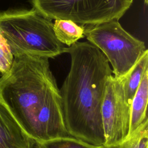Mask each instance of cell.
<instances>
[{"instance_id": "obj_1", "label": "cell", "mask_w": 148, "mask_h": 148, "mask_svg": "<svg viewBox=\"0 0 148 148\" xmlns=\"http://www.w3.org/2000/svg\"><path fill=\"white\" fill-rule=\"evenodd\" d=\"M0 98L36 142L71 136L48 58L14 56L10 69L0 77Z\"/></svg>"}, {"instance_id": "obj_2", "label": "cell", "mask_w": 148, "mask_h": 148, "mask_svg": "<svg viewBox=\"0 0 148 148\" xmlns=\"http://www.w3.org/2000/svg\"><path fill=\"white\" fill-rule=\"evenodd\" d=\"M69 54V72L60 90L68 134L93 146L105 144L101 108L112 70L103 53L90 42H76Z\"/></svg>"}, {"instance_id": "obj_3", "label": "cell", "mask_w": 148, "mask_h": 148, "mask_svg": "<svg viewBox=\"0 0 148 148\" xmlns=\"http://www.w3.org/2000/svg\"><path fill=\"white\" fill-rule=\"evenodd\" d=\"M53 24L33 8L0 11V32L13 56L28 54L53 58L64 53V44L56 38Z\"/></svg>"}, {"instance_id": "obj_4", "label": "cell", "mask_w": 148, "mask_h": 148, "mask_svg": "<svg viewBox=\"0 0 148 148\" xmlns=\"http://www.w3.org/2000/svg\"><path fill=\"white\" fill-rule=\"evenodd\" d=\"M84 27V36L103 53L117 78L125 76L147 50L145 43L124 30L119 20Z\"/></svg>"}, {"instance_id": "obj_5", "label": "cell", "mask_w": 148, "mask_h": 148, "mask_svg": "<svg viewBox=\"0 0 148 148\" xmlns=\"http://www.w3.org/2000/svg\"><path fill=\"white\" fill-rule=\"evenodd\" d=\"M32 8L49 20H69L82 25L119 20L133 0H28Z\"/></svg>"}, {"instance_id": "obj_6", "label": "cell", "mask_w": 148, "mask_h": 148, "mask_svg": "<svg viewBox=\"0 0 148 148\" xmlns=\"http://www.w3.org/2000/svg\"><path fill=\"white\" fill-rule=\"evenodd\" d=\"M131 105L126 101L123 78L110 75L107 81L101 108L105 145L123 142L129 135Z\"/></svg>"}, {"instance_id": "obj_7", "label": "cell", "mask_w": 148, "mask_h": 148, "mask_svg": "<svg viewBox=\"0 0 148 148\" xmlns=\"http://www.w3.org/2000/svg\"><path fill=\"white\" fill-rule=\"evenodd\" d=\"M35 144L0 98V148H35Z\"/></svg>"}, {"instance_id": "obj_8", "label": "cell", "mask_w": 148, "mask_h": 148, "mask_svg": "<svg viewBox=\"0 0 148 148\" xmlns=\"http://www.w3.org/2000/svg\"><path fill=\"white\" fill-rule=\"evenodd\" d=\"M148 101V71L144 73L131 105L129 135L134 132L145 121L147 117Z\"/></svg>"}, {"instance_id": "obj_9", "label": "cell", "mask_w": 148, "mask_h": 148, "mask_svg": "<svg viewBox=\"0 0 148 148\" xmlns=\"http://www.w3.org/2000/svg\"><path fill=\"white\" fill-rule=\"evenodd\" d=\"M148 71V50H146L123 78V87L127 102L131 105L142 78Z\"/></svg>"}, {"instance_id": "obj_10", "label": "cell", "mask_w": 148, "mask_h": 148, "mask_svg": "<svg viewBox=\"0 0 148 148\" xmlns=\"http://www.w3.org/2000/svg\"><path fill=\"white\" fill-rule=\"evenodd\" d=\"M53 29L56 38L61 43L68 46L84 37V25H78L69 20H55Z\"/></svg>"}, {"instance_id": "obj_11", "label": "cell", "mask_w": 148, "mask_h": 148, "mask_svg": "<svg viewBox=\"0 0 148 148\" xmlns=\"http://www.w3.org/2000/svg\"><path fill=\"white\" fill-rule=\"evenodd\" d=\"M95 148H148V120L145 121L123 142L112 145H101Z\"/></svg>"}, {"instance_id": "obj_12", "label": "cell", "mask_w": 148, "mask_h": 148, "mask_svg": "<svg viewBox=\"0 0 148 148\" xmlns=\"http://www.w3.org/2000/svg\"><path fill=\"white\" fill-rule=\"evenodd\" d=\"M35 148H95V146L73 137L57 138L36 142Z\"/></svg>"}, {"instance_id": "obj_13", "label": "cell", "mask_w": 148, "mask_h": 148, "mask_svg": "<svg viewBox=\"0 0 148 148\" xmlns=\"http://www.w3.org/2000/svg\"><path fill=\"white\" fill-rule=\"evenodd\" d=\"M14 56L3 35L0 32V74L3 75L9 71Z\"/></svg>"}]
</instances>
